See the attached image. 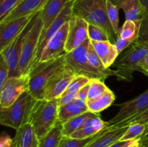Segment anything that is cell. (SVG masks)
<instances>
[{
    "label": "cell",
    "instance_id": "obj_38",
    "mask_svg": "<svg viewBox=\"0 0 148 147\" xmlns=\"http://www.w3.org/2000/svg\"><path fill=\"white\" fill-rule=\"evenodd\" d=\"M135 41H148V14H145L144 17L141 20L138 37Z\"/></svg>",
    "mask_w": 148,
    "mask_h": 147
},
{
    "label": "cell",
    "instance_id": "obj_46",
    "mask_svg": "<svg viewBox=\"0 0 148 147\" xmlns=\"http://www.w3.org/2000/svg\"><path fill=\"white\" fill-rule=\"evenodd\" d=\"M126 147H143V146H142L141 144H140V138H138V139H136L132 144H130V145L127 146Z\"/></svg>",
    "mask_w": 148,
    "mask_h": 147
},
{
    "label": "cell",
    "instance_id": "obj_43",
    "mask_svg": "<svg viewBox=\"0 0 148 147\" xmlns=\"http://www.w3.org/2000/svg\"><path fill=\"white\" fill-rule=\"evenodd\" d=\"M136 140V139H135ZM135 140H130V141H118L109 147H126L130 144H132Z\"/></svg>",
    "mask_w": 148,
    "mask_h": 147
},
{
    "label": "cell",
    "instance_id": "obj_25",
    "mask_svg": "<svg viewBox=\"0 0 148 147\" xmlns=\"http://www.w3.org/2000/svg\"><path fill=\"white\" fill-rule=\"evenodd\" d=\"M141 20L132 21L125 20L123 25L119 30L118 37L122 40H130L134 43L138 37Z\"/></svg>",
    "mask_w": 148,
    "mask_h": 147
},
{
    "label": "cell",
    "instance_id": "obj_29",
    "mask_svg": "<svg viewBox=\"0 0 148 147\" xmlns=\"http://www.w3.org/2000/svg\"><path fill=\"white\" fill-rule=\"evenodd\" d=\"M89 84L90 87L87 100H94L98 99L109 89V88L104 84V82L100 79H90Z\"/></svg>",
    "mask_w": 148,
    "mask_h": 147
},
{
    "label": "cell",
    "instance_id": "obj_34",
    "mask_svg": "<svg viewBox=\"0 0 148 147\" xmlns=\"http://www.w3.org/2000/svg\"><path fill=\"white\" fill-rule=\"evenodd\" d=\"M88 38L90 41H105L108 40L106 33L95 24H88Z\"/></svg>",
    "mask_w": 148,
    "mask_h": 147
},
{
    "label": "cell",
    "instance_id": "obj_3",
    "mask_svg": "<svg viewBox=\"0 0 148 147\" xmlns=\"http://www.w3.org/2000/svg\"><path fill=\"white\" fill-rule=\"evenodd\" d=\"M147 54L148 41H134L132 43L114 63L117 79L120 81L131 82L133 79V72L140 71L139 65Z\"/></svg>",
    "mask_w": 148,
    "mask_h": 147
},
{
    "label": "cell",
    "instance_id": "obj_27",
    "mask_svg": "<svg viewBox=\"0 0 148 147\" xmlns=\"http://www.w3.org/2000/svg\"><path fill=\"white\" fill-rule=\"evenodd\" d=\"M88 108H81L74 102L59 108V121L62 123L67 121L71 118L88 112Z\"/></svg>",
    "mask_w": 148,
    "mask_h": 147
},
{
    "label": "cell",
    "instance_id": "obj_6",
    "mask_svg": "<svg viewBox=\"0 0 148 147\" xmlns=\"http://www.w3.org/2000/svg\"><path fill=\"white\" fill-rule=\"evenodd\" d=\"M90 42L88 39L82 46L66 53L64 56L65 66L75 75H82L90 79L103 81L107 79L106 76L94 69L88 61V49Z\"/></svg>",
    "mask_w": 148,
    "mask_h": 147
},
{
    "label": "cell",
    "instance_id": "obj_35",
    "mask_svg": "<svg viewBox=\"0 0 148 147\" xmlns=\"http://www.w3.org/2000/svg\"><path fill=\"white\" fill-rule=\"evenodd\" d=\"M101 131H99L95 127L92 126V125H90V126L82 127L79 130L71 134L69 137L72 138H85L95 135V134L101 132Z\"/></svg>",
    "mask_w": 148,
    "mask_h": 147
},
{
    "label": "cell",
    "instance_id": "obj_24",
    "mask_svg": "<svg viewBox=\"0 0 148 147\" xmlns=\"http://www.w3.org/2000/svg\"><path fill=\"white\" fill-rule=\"evenodd\" d=\"M62 136V123L58 121L55 126L39 140L38 147H58Z\"/></svg>",
    "mask_w": 148,
    "mask_h": 147
},
{
    "label": "cell",
    "instance_id": "obj_10",
    "mask_svg": "<svg viewBox=\"0 0 148 147\" xmlns=\"http://www.w3.org/2000/svg\"><path fill=\"white\" fill-rule=\"evenodd\" d=\"M120 110L115 117L108 121V128H111L120 122L140 115L148 109V89L137 97L118 105Z\"/></svg>",
    "mask_w": 148,
    "mask_h": 147
},
{
    "label": "cell",
    "instance_id": "obj_31",
    "mask_svg": "<svg viewBox=\"0 0 148 147\" xmlns=\"http://www.w3.org/2000/svg\"><path fill=\"white\" fill-rule=\"evenodd\" d=\"M106 10L108 18L111 22L114 33L118 37L119 30V8L116 5L113 4L110 0H106Z\"/></svg>",
    "mask_w": 148,
    "mask_h": 147
},
{
    "label": "cell",
    "instance_id": "obj_15",
    "mask_svg": "<svg viewBox=\"0 0 148 147\" xmlns=\"http://www.w3.org/2000/svg\"><path fill=\"white\" fill-rule=\"evenodd\" d=\"M35 14L0 24V52H2L23 30Z\"/></svg>",
    "mask_w": 148,
    "mask_h": 147
},
{
    "label": "cell",
    "instance_id": "obj_40",
    "mask_svg": "<svg viewBox=\"0 0 148 147\" xmlns=\"http://www.w3.org/2000/svg\"><path fill=\"white\" fill-rule=\"evenodd\" d=\"M13 143V138L7 133L0 135V147H10Z\"/></svg>",
    "mask_w": 148,
    "mask_h": 147
},
{
    "label": "cell",
    "instance_id": "obj_47",
    "mask_svg": "<svg viewBox=\"0 0 148 147\" xmlns=\"http://www.w3.org/2000/svg\"><path fill=\"white\" fill-rule=\"evenodd\" d=\"M148 135V122H147V123L145 124V131H144V133H143V135H142L141 138H143V137L146 136V135Z\"/></svg>",
    "mask_w": 148,
    "mask_h": 147
},
{
    "label": "cell",
    "instance_id": "obj_49",
    "mask_svg": "<svg viewBox=\"0 0 148 147\" xmlns=\"http://www.w3.org/2000/svg\"><path fill=\"white\" fill-rule=\"evenodd\" d=\"M10 147H14V143H12V146Z\"/></svg>",
    "mask_w": 148,
    "mask_h": 147
},
{
    "label": "cell",
    "instance_id": "obj_13",
    "mask_svg": "<svg viewBox=\"0 0 148 147\" xmlns=\"http://www.w3.org/2000/svg\"><path fill=\"white\" fill-rule=\"evenodd\" d=\"M88 30V22L79 16L72 14L69 21V28L65 46L66 53L79 47L89 39Z\"/></svg>",
    "mask_w": 148,
    "mask_h": 147
},
{
    "label": "cell",
    "instance_id": "obj_32",
    "mask_svg": "<svg viewBox=\"0 0 148 147\" xmlns=\"http://www.w3.org/2000/svg\"><path fill=\"white\" fill-rule=\"evenodd\" d=\"M90 81V79L89 78L86 77V76H82V75H75V77L71 81L69 86H67L66 91H65L63 95L72 93V92H77L83 86L89 84Z\"/></svg>",
    "mask_w": 148,
    "mask_h": 147
},
{
    "label": "cell",
    "instance_id": "obj_17",
    "mask_svg": "<svg viewBox=\"0 0 148 147\" xmlns=\"http://www.w3.org/2000/svg\"><path fill=\"white\" fill-rule=\"evenodd\" d=\"M69 0H48L40 11V17L43 22L41 32L46 31Z\"/></svg>",
    "mask_w": 148,
    "mask_h": 147
},
{
    "label": "cell",
    "instance_id": "obj_26",
    "mask_svg": "<svg viewBox=\"0 0 148 147\" xmlns=\"http://www.w3.org/2000/svg\"><path fill=\"white\" fill-rule=\"evenodd\" d=\"M88 59L90 64L94 69H95L97 71L101 72V74H103L107 78L111 76H116L115 70H112L111 69H106V68H105V66L103 64L101 59H100L99 56H98L97 53L95 52V49H94L93 46H92L90 42V44L88 49Z\"/></svg>",
    "mask_w": 148,
    "mask_h": 147
},
{
    "label": "cell",
    "instance_id": "obj_20",
    "mask_svg": "<svg viewBox=\"0 0 148 147\" xmlns=\"http://www.w3.org/2000/svg\"><path fill=\"white\" fill-rule=\"evenodd\" d=\"M128 126H121L119 128H107L95 139L91 141L86 147H109L114 143L119 141L123 134L127 131Z\"/></svg>",
    "mask_w": 148,
    "mask_h": 147
},
{
    "label": "cell",
    "instance_id": "obj_30",
    "mask_svg": "<svg viewBox=\"0 0 148 147\" xmlns=\"http://www.w3.org/2000/svg\"><path fill=\"white\" fill-rule=\"evenodd\" d=\"M145 131V124L134 122L128 125L127 131H125L119 141H130L140 138Z\"/></svg>",
    "mask_w": 148,
    "mask_h": 147
},
{
    "label": "cell",
    "instance_id": "obj_8",
    "mask_svg": "<svg viewBox=\"0 0 148 147\" xmlns=\"http://www.w3.org/2000/svg\"><path fill=\"white\" fill-rule=\"evenodd\" d=\"M75 0H69L60 14L57 16L54 21L52 22V24L48 27L47 30L44 32H41L39 37L37 49H36V55L33 59V62L31 63V66L30 67V71L32 69L37 66L40 62V56H41L42 52L43 49L46 47V44L49 41L51 38L55 35V33L60 29V27L66 22H69L73 14L72 9H73V4ZM29 73V72H28Z\"/></svg>",
    "mask_w": 148,
    "mask_h": 147
},
{
    "label": "cell",
    "instance_id": "obj_39",
    "mask_svg": "<svg viewBox=\"0 0 148 147\" xmlns=\"http://www.w3.org/2000/svg\"><path fill=\"white\" fill-rule=\"evenodd\" d=\"M77 92H72V93L65 94V95H62L60 97L58 98L57 102L59 108H62V107L64 106V105H68V104L73 102V101L77 98Z\"/></svg>",
    "mask_w": 148,
    "mask_h": 147
},
{
    "label": "cell",
    "instance_id": "obj_16",
    "mask_svg": "<svg viewBox=\"0 0 148 147\" xmlns=\"http://www.w3.org/2000/svg\"><path fill=\"white\" fill-rule=\"evenodd\" d=\"M47 1L48 0H22L2 22H7L19 17L36 14L41 10Z\"/></svg>",
    "mask_w": 148,
    "mask_h": 147
},
{
    "label": "cell",
    "instance_id": "obj_37",
    "mask_svg": "<svg viewBox=\"0 0 148 147\" xmlns=\"http://www.w3.org/2000/svg\"><path fill=\"white\" fill-rule=\"evenodd\" d=\"M147 122H148V109L144 111L143 112H142V113L140 114V115H137V116L134 117V118H130V119L127 120L123 121V122H120V123H119L118 125H115V126L110 128V129H113V128H119V127H121V126H128L130 124L134 123V122L145 124L147 123Z\"/></svg>",
    "mask_w": 148,
    "mask_h": 147
},
{
    "label": "cell",
    "instance_id": "obj_1",
    "mask_svg": "<svg viewBox=\"0 0 148 147\" xmlns=\"http://www.w3.org/2000/svg\"><path fill=\"white\" fill-rule=\"evenodd\" d=\"M72 12L73 14L83 18L88 24L100 27L108 40L115 44L117 36L107 15L106 0H75Z\"/></svg>",
    "mask_w": 148,
    "mask_h": 147
},
{
    "label": "cell",
    "instance_id": "obj_2",
    "mask_svg": "<svg viewBox=\"0 0 148 147\" xmlns=\"http://www.w3.org/2000/svg\"><path fill=\"white\" fill-rule=\"evenodd\" d=\"M59 121L57 99H37L33 106L28 122L40 140L55 126Z\"/></svg>",
    "mask_w": 148,
    "mask_h": 147
},
{
    "label": "cell",
    "instance_id": "obj_11",
    "mask_svg": "<svg viewBox=\"0 0 148 147\" xmlns=\"http://www.w3.org/2000/svg\"><path fill=\"white\" fill-rule=\"evenodd\" d=\"M75 74L66 66L56 71L48 80L44 88V99L52 100L60 97Z\"/></svg>",
    "mask_w": 148,
    "mask_h": 147
},
{
    "label": "cell",
    "instance_id": "obj_12",
    "mask_svg": "<svg viewBox=\"0 0 148 147\" xmlns=\"http://www.w3.org/2000/svg\"><path fill=\"white\" fill-rule=\"evenodd\" d=\"M36 14L31 19V20L29 22L28 24L23 29V31L18 35V36L2 51L3 55L7 61L9 69H10L9 77L18 76V63L22 48H23V43L25 40L29 30L34 23Z\"/></svg>",
    "mask_w": 148,
    "mask_h": 147
},
{
    "label": "cell",
    "instance_id": "obj_5",
    "mask_svg": "<svg viewBox=\"0 0 148 147\" xmlns=\"http://www.w3.org/2000/svg\"><path fill=\"white\" fill-rule=\"evenodd\" d=\"M64 56L38 63L29 71L28 92L35 99H44L46 84L52 75L64 67Z\"/></svg>",
    "mask_w": 148,
    "mask_h": 147
},
{
    "label": "cell",
    "instance_id": "obj_41",
    "mask_svg": "<svg viewBox=\"0 0 148 147\" xmlns=\"http://www.w3.org/2000/svg\"><path fill=\"white\" fill-rule=\"evenodd\" d=\"M89 83H90V82H89ZM89 87H90V84H88L85 85V86H83L82 89H79V90L78 91V92H77V99H81V100L86 102L87 98H88Z\"/></svg>",
    "mask_w": 148,
    "mask_h": 147
},
{
    "label": "cell",
    "instance_id": "obj_33",
    "mask_svg": "<svg viewBox=\"0 0 148 147\" xmlns=\"http://www.w3.org/2000/svg\"><path fill=\"white\" fill-rule=\"evenodd\" d=\"M22 0H0V23L14 10Z\"/></svg>",
    "mask_w": 148,
    "mask_h": 147
},
{
    "label": "cell",
    "instance_id": "obj_7",
    "mask_svg": "<svg viewBox=\"0 0 148 147\" xmlns=\"http://www.w3.org/2000/svg\"><path fill=\"white\" fill-rule=\"evenodd\" d=\"M43 29V22L40 17V11L36 14L35 22L25 37L18 63V76L28 74L30 67L36 55L39 37Z\"/></svg>",
    "mask_w": 148,
    "mask_h": 147
},
{
    "label": "cell",
    "instance_id": "obj_42",
    "mask_svg": "<svg viewBox=\"0 0 148 147\" xmlns=\"http://www.w3.org/2000/svg\"><path fill=\"white\" fill-rule=\"evenodd\" d=\"M139 68H140V71L143 72L148 76V54L145 58L144 60L140 63Z\"/></svg>",
    "mask_w": 148,
    "mask_h": 147
},
{
    "label": "cell",
    "instance_id": "obj_36",
    "mask_svg": "<svg viewBox=\"0 0 148 147\" xmlns=\"http://www.w3.org/2000/svg\"><path fill=\"white\" fill-rule=\"evenodd\" d=\"M9 75H10L9 66L2 52H0V93L6 81L9 78Z\"/></svg>",
    "mask_w": 148,
    "mask_h": 147
},
{
    "label": "cell",
    "instance_id": "obj_4",
    "mask_svg": "<svg viewBox=\"0 0 148 147\" xmlns=\"http://www.w3.org/2000/svg\"><path fill=\"white\" fill-rule=\"evenodd\" d=\"M37 99L28 91L24 92L8 108H0V125L17 130L27 123Z\"/></svg>",
    "mask_w": 148,
    "mask_h": 147
},
{
    "label": "cell",
    "instance_id": "obj_19",
    "mask_svg": "<svg viewBox=\"0 0 148 147\" xmlns=\"http://www.w3.org/2000/svg\"><path fill=\"white\" fill-rule=\"evenodd\" d=\"M13 138L14 147H38L39 140L29 122L16 130Z\"/></svg>",
    "mask_w": 148,
    "mask_h": 147
},
{
    "label": "cell",
    "instance_id": "obj_21",
    "mask_svg": "<svg viewBox=\"0 0 148 147\" xmlns=\"http://www.w3.org/2000/svg\"><path fill=\"white\" fill-rule=\"evenodd\" d=\"M116 6L124 11L125 20L138 21L141 20L145 15L140 0H120Z\"/></svg>",
    "mask_w": 148,
    "mask_h": 147
},
{
    "label": "cell",
    "instance_id": "obj_44",
    "mask_svg": "<svg viewBox=\"0 0 148 147\" xmlns=\"http://www.w3.org/2000/svg\"><path fill=\"white\" fill-rule=\"evenodd\" d=\"M140 2L144 10L145 14H148V0H140Z\"/></svg>",
    "mask_w": 148,
    "mask_h": 147
},
{
    "label": "cell",
    "instance_id": "obj_9",
    "mask_svg": "<svg viewBox=\"0 0 148 147\" xmlns=\"http://www.w3.org/2000/svg\"><path fill=\"white\" fill-rule=\"evenodd\" d=\"M29 89V74L10 76L0 93V108H8Z\"/></svg>",
    "mask_w": 148,
    "mask_h": 147
},
{
    "label": "cell",
    "instance_id": "obj_14",
    "mask_svg": "<svg viewBox=\"0 0 148 147\" xmlns=\"http://www.w3.org/2000/svg\"><path fill=\"white\" fill-rule=\"evenodd\" d=\"M68 28L69 22H66L49 40L42 52L39 63L57 59L66 54L65 46L67 37Z\"/></svg>",
    "mask_w": 148,
    "mask_h": 147
},
{
    "label": "cell",
    "instance_id": "obj_22",
    "mask_svg": "<svg viewBox=\"0 0 148 147\" xmlns=\"http://www.w3.org/2000/svg\"><path fill=\"white\" fill-rule=\"evenodd\" d=\"M115 99L116 97L114 92L111 89H108L98 99L94 100H87L86 105L88 110L94 113H99L100 112L111 106Z\"/></svg>",
    "mask_w": 148,
    "mask_h": 147
},
{
    "label": "cell",
    "instance_id": "obj_45",
    "mask_svg": "<svg viewBox=\"0 0 148 147\" xmlns=\"http://www.w3.org/2000/svg\"><path fill=\"white\" fill-rule=\"evenodd\" d=\"M140 144L143 147H148V135L143 138H140Z\"/></svg>",
    "mask_w": 148,
    "mask_h": 147
},
{
    "label": "cell",
    "instance_id": "obj_18",
    "mask_svg": "<svg viewBox=\"0 0 148 147\" xmlns=\"http://www.w3.org/2000/svg\"><path fill=\"white\" fill-rule=\"evenodd\" d=\"M90 43L105 68L109 69L110 66L114 64L119 55L115 45L111 43L109 40L90 41Z\"/></svg>",
    "mask_w": 148,
    "mask_h": 147
},
{
    "label": "cell",
    "instance_id": "obj_23",
    "mask_svg": "<svg viewBox=\"0 0 148 147\" xmlns=\"http://www.w3.org/2000/svg\"><path fill=\"white\" fill-rule=\"evenodd\" d=\"M96 114L98 113H94L90 111H88L85 113L74 117V118H71V119L68 120L67 121L62 123V135H63V136L69 137L71 134L79 130L82 126L84 122L88 118L93 116Z\"/></svg>",
    "mask_w": 148,
    "mask_h": 147
},
{
    "label": "cell",
    "instance_id": "obj_48",
    "mask_svg": "<svg viewBox=\"0 0 148 147\" xmlns=\"http://www.w3.org/2000/svg\"><path fill=\"white\" fill-rule=\"evenodd\" d=\"M110 1H111V2H112L114 4H115V5H116V4H118L120 0H110Z\"/></svg>",
    "mask_w": 148,
    "mask_h": 147
},
{
    "label": "cell",
    "instance_id": "obj_28",
    "mask_svg": "<svg viewBox=\"0 0 148 147\" xmlns=\"http://www.w3.org/2000/svg\"><path fill=\"white\" fill-rule=\"evenodd\" d=\"M107 128H106L105 129L98 133L95 135L85 138H72L70 137L62 136L58 147H86L91 141H93L97 137L99 136L103 132H104Z\"/></svg>",
    "mask_w": 148,
    "mask_h": 147
}]
</instances>
